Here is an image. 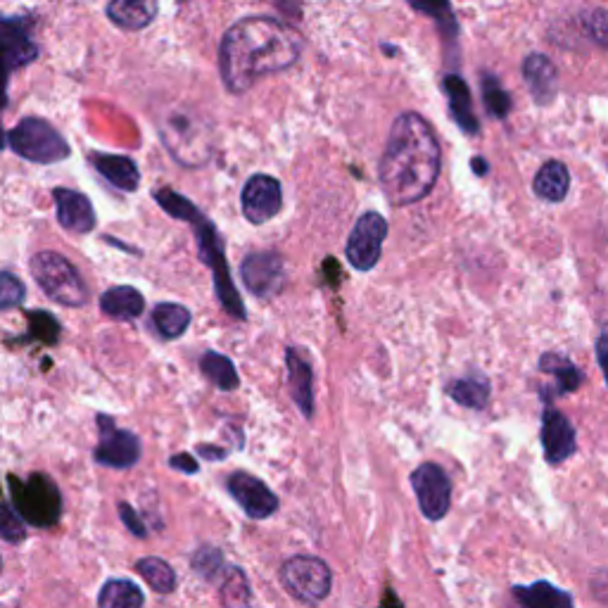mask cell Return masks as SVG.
Here are the masks:
<instances>
[{
	"mask_svg": "<svg viewBox=\"0 0 608 608\" xmlns=\"http://www.w3.org/2000/svg\"><path fill=\"white\" fill-rule=\"evenodd\" d=\"M442 150L437 136L418 112H402L390 126L378 164V181L390 205L404 207L423 200L440 176Z\"/></svg>",
	"mask_w": 608,
	"mask_h": 608,
	"instance_id": "1",
	"label": "cell"
},
{
	"mask_svg": "<svg viewBox=\"0 0 608 608\" xmlns=\"http://www.w3.org/2000/svg\"><path fill=\"white\" fill-rule=\"evenodd\" d=\"M300 50V38L281 19H240L221 38V79L231 93H245L262 76L293 67Z\"/></svg>",
	"mask_w": 608,
	"mask_h": 608,
	"instance_id": "2",
	"label": "cell"
},
{
	"mask_svg": "<svg viewBox=\"0 0 608 608\" xmlns=\"http://www.w3.org/2000/svg\"><path fill=\"white\" fill-rule=\"evenodd\" d=\"M152 195H155V200L160 202L164 212L171 214L174 219L190 221V224L195 226V236H198V245H200V257L207 266H212L214 283H217V295H219L221 304H224V309L231 316H236V319H245V307H243V302H240V295L233 290L231 276H228V264H226L224 250H221V240L217 236V231H214L212 221L202 217L198 207L190 205L186 198H181V195L171 193L169 188H157Z\"/></svg>",
	"mask_w": 608,
	"mask_h": 608,
	"instance_id": "3",
	"label": "cell"
},
{
	"mask_svg": "<svg viewBox=\"0 0 608 608\" xmlns=\"http://www.w3.org/2000/svg\"><path fill=\"white\" fill-rule=\"evenodd\" d=\"M162 143L169 155L183 167H202L212 157V129L198 112L176 110L169 112L162 122Z\"/></svg>",
	"mask_w": 608,
	"mask_h": 608,
	"instance_id": "4",
	"label": "cell"
},
{
	"mask_svg": "<svg viewBox=\"0 0 608 608\" xmlns=\"http://www.w3.org/2000/svg\"><path fill=\"white\" fill-rule=\"evenodd\" d=\"M8 485L12 509L22 516V521L36 525V528H50L60 521L62 497L53 478L43 473H31L27 480L10 475Z\"/></svg>",
	"mask_w": 608,
	"mask_h": 608,
	"instance_id": "5",
	"label": "cell"
},
{
	"mask_svg": "<svg viewBox=\"0 0 608 608\" xmlns=\"http://www.w3.org/2000/svg\"><path fill=\"white\" fill-rule=\"evenodd\" d=\"M31 276L41 285L50 300L62 307H84L88 300V288L76 266L57 252H38L29 262Z\"/></svg>",
	"mask_w": 608,
	"mask_h": 608,
	"instance_id": "6",
	"label": "cell"
},
{
	"mask_svg": "<svg viewBox=\"0 0 608 608\" xmlns=\"http://www.w3.org/2000/svg\"><path fill=\"white\" fill-rule=\"evenodd\" d=\"M8 145L22 160L55 164L69 157V143L46 119L27 117L8 133Z\"/></svg>",
	"mask_w": 608,
	"mask_h": 608,
	"instance_id": "7",
	"label": "cell"
},
{
	"mask_svg": "<svg viewBox=\"0 0 608 608\" xmlns=\"http://www.w3.org/2000/svg\"><path fill=\"white\" fill-rule=\"evenodd\" d=\"M281 582L290 597L314 606L328 597L333 585L331 568L316 556H293L281 566Z\"/></svg>",
	"mask_w": 608,
	"mask_h": 608,
	"instance_id": "8",
	"label": "cell"
},
{
	"mask_svg": "<svg viewBox=\"0 0 608 608\" xmlns=\"http://www.w3.org/2000/svg\"><path fill=\"white\" fill-rule=\"evenodd\" d=\"M411 487L418 499V509L428 521H442L452 506V480L445 468L426 461L411 473Z\"/></svg>",
	"mask_w": 608,
	"mask_h": 608,
	"instance_id": "9",
	"label": "cell"
},
{
	"mask_svg": "<svg viewBox=\"0 0 608 608\" xmlns=\"http://www.w3.org/2000/svg\"><path fill=\"white\" fill-rule=\"evenodd\" d=\"M385 238H388V221H385L383 214H361L352 228L350 238H347V262L357 271H371L378 264Z\"/></svg>",
	"mask_w": 608,
	"mask_h": 608,
	"instance_id": "10",
	"label": "cell"
},
{
	"mask_svg": "<svg viewBox=\"0 0 608 608\" xmlns=\"http://www.w3.org/2000/svg\"><path fill=\"white\" fill-rule=\"evenodd\" d=\"M100 442L95 447V461L107 468H131L141 459V442L129 430L114 428L110 416H98Z\"/></svg>",
	"mask_w": 608,
	"mask_h": 608,
	"instance_id": "11",
	"label": "cell"
},
{
	"mask_svg": "<svg viewBox=\"0 0 608 608\" xmlns=\"http://www.w3.org/2000/svg\"><path fill=\"white\" fill-rule=\"evenodd\" d=\"M240 276H243L245 288L257 297H274L283 288L285 281V266L283 257L278 252L264 250L252 252L243 259L240 266Z\"/></svg>",
	"mask_w": 608,
	"mask_h": 608,
	"instance_id": "12",
	"label": "cell"
},
{
	"mask_svg": "<svg viewBox=\"0 0 608 608\" xmlns=\"http://www.w3.org/2000/svg\"><path fill=\"white\" fill-rule=\"evenodd\" d=\"M283 193L281 183L274 176L257 174L243 188V214L250 224H266L281 212Z\"/></svg>",
	"mask_w": 608,
	"mask_h": 608,
	"instance_id": "13",
	"label": "cell"
},
{
	"mask_svg": "<svg viewBox=\"0 0 608 608\" xmlns=\"http://www.w3.org/2000/svg\"><path fill=\"white\" fill-rule=\"evenodd\" d=\"M228 492H231L233 499L243 506L247 516L257 518V521L274 516L278 511L276 494L271 492L262 480L245 471L231 473V478H228Z\"/></svg>",
	"mask_w": 608,
	"mask_h": 608,
	"instance_id": "14",
	"label": "cell"
},
{
	"mask_svg": "<svg viewBox=\"0 0 608 608\" xmlns=\"http://www.w3.org/2000/svg\"><path fill=\"white\" fill-rule=\"evenodd\" d=\"M38 55L36 43L29 36V24L24 19L0 15V60L3 65L15 69L34 62Z\"/></svg>",
	"mask_w": 608,
	"mask_h": 608,
	"instance_id": "15",
	"label": "cell"
},
{
	"mask_svg": "<svg viewBox=\"0 0 608 608\" xmlns=\"http://www.w3.org/2000/svg\"><path fill=\"white\" fill-rule=\"evenodd\" d=\"M542 447H544V459L551 466H561L563 461H568L570 456L578 449L575 442V428L559 409L547 407L544 409L542 418Z\"/></svg>",
	"mask_w": 608,
	"mask_h": 608,
	"instance_id": "16",
	"label": "cell"
},
{
	"mask_svg": "<svg viewBox=\"0 0 608 608\" xmlns=\"http://www.w3.org/2000/svg\"><path fill=\"white\" fill-rule=\"evenodd\" d=\"M523 81L528 86L537 105H551V100L559 93V69H556L551 57L542 53H532L523 62Z\"/></svg>",
	"mask_w": 608,
	"mask_h": 608,
	"instance_id": "17",
	"label": "cell"
},
{
	"mask_svg": "<svg viewBox=\"0 0 608 608\" xmlns=\"http://www.w3.org/2000/svg\"><path fill=\"white\" fill-rule=\"evenodd\" d=\"M57 221L62 228L72 233H91L95 228V212L91 200L84 193L72 188H55L53 190Z\"/></svg>",
	"mask_w": 608,
	"mask_h": 608,
	"instance_id": "18",
	"label": "cell"
},
{
	"mask_svg": "<svg viewBox=\"0 0 608 608\" xmlns=\"http://www.w3.org/2000/svg\"><path fill=\"white\" fill-rule=\"evenodd\" d=\"M511 601L516 608H575L573 594L547 580H537L532 585H513Z\"/></svg>",
	"mask_w": 608,
	"mask_h": 608,
	"instance_id": "19",
	"label": "cell"
},
{
	"mask_svg": "<svg viewBox=\"0 0 608 608\" xmlns=\"http://www.w3.org/2000/svg\"><path fill=\"white\" fill-rule=\"evenodd\" d=\"M288 378H290V395L297 409L302 411L304 418L314 416V373L309 361L302 357L300 350L290 347L288 350Z\"/></svg>",
	"mask_w": 608,
	"mask_h": 608,
	"instance_id": "20",
	"label": "cell"
},
{
	"mask_svg": "<svg viewBox=\"0 0 608 608\" xmlns=\"http://www.w3.org/2000/svg\"><path fill=\"white\" fill-rule=\"evenodd\" d=\"M93 167L100 171V176H105L114 188L126 190L133 193L141 186V174H138L136 162L126 155H110V152H95L91 155Z\"/></svg>",
	"mask_w": 608,
	"mask_h": 608,
	"instance_id": "21",
	"label": "cell"
},
{
	"mask_svg": "<svg viewBox=\"0 0 608 608\" xmlns=\"http://www.w3.org/2000/svg\"><path fill=\"white\" fill-rule=\"evenodd\" d=\"M442 88H445L447 100H449V112H452V119L461 126L466 133H478L480 122L473 112V98H471V88L459 74H449L442 81Z\"/></svg>",
	"mask_w": 608,
	"mask_h": 608,
	"instance_id": "22",
	"label": "cell"
},
{
	"mask_svg": "<svg viewBox=\"0 0 608 608\" xmlns=\"http://www.w3.org/2000/svg\"><path fill=\"white\" fill-rule=\"evenodd\" d=\"M570 190V171L563 162H544L532 181V193L544 202H563Z\"/></svg>",
	"mask_w": 608,
	"mask_h": 608,
	"instance_id": "23",
	"label": "cell"
},
{
	"mask_svg": "<svg viewBox=\"0 0 608 608\" xmlns=\"http://www.w3.org/2000/svg\"><path fill=\"white\" fill-rule=\"evenodd\" d=\"M157 3L155 0H114L107 5V17L112 19L117 27L138 31L155 19L157 15Z\"/></svg>",
	"mask_w": 608,
	"mask_h": 608,
	"instance_id": "24",
	"label": "cell"
},
{
	"mask_svg": "<svg viewBox=\"0 0 608 608\" xmlns=\"http://www.w3.org/2000/svg\"><path fill=\"white\" fill-rule=\"evenodd\" d=\"M100 309L112 319H138L145 312V300L131 285H114L100 297Z\"/></svg>",
	"mask_w": 608,
	"mask_h": 608,
	"instance_id": "25",
	"label": "cell"
},
{
	"mask_svg": "<svg viewBox=\"0 0 608 608\" xmlns=\"http://www.w3.org/2000/svg\"><path fill=\"white\" fill-rule=\"evenodd\" d=\"M540 371L554 378L556 388L551 395H568V392H575L582 385V371L573 361L559 357V354H544L540 359Z\"/></svg>",
	"mask_w": 608,
	"mask_h": 608,
	"instance_id": "26",
	"label": "cell"
},
{
	"mask_svg": "<svg viewBox=\"0 0 608 608\" xmlns=\"http://www.w3.org/2000/svg\"><path fill=\"white\" fill-rule=\"evenodd\" d=\"M490 392L492 388L485 378H456L447 385V395L466 409H485Z\"/></svg>",
	"mask_w": 608,
	"mask_h": 608,
	"instance_id": "27",
	"label": "cell"
},
{
	"mask_svg": "<svg viewBox=\"0 0 608 608\" xmlns=\"http://www.w3.org/2000/svg\"><path fill=\"white\" fill-rule=\"evenodd\" d=\"M219 594L224 608H252L250 582L238 566H226L219 580Z\"/></svg>",
	"mask_w": 608,
	"mask_h": 608,
	"instance_id": "28",
	"label": "cell"
},
{
	"mask_svg": "<svg viewBox=\"0 0 608 608\" xmlns=\"http://www.w3.org/2000/svg\"><path fill=\"white\" fill-rule=\"evenodd\" d=\"M152 323H155L157 333H160L162 338L167 340L181 338L190 326V312L183 307V304L176 302L157 304L155 312H152Z\"/></svg>",
	"mask_w": 608,
	"mask_h": 608,
	"instance_id": "29",
	"label": "cell"
},
{
	"mask_svg": "<svg viewBox=\"0 0 608 608\" xmlns=\"http://www.w3.org/2000/svg\"><path fill=\"white\" fill-rule=\"evenodd\" d=\"M98 608H143V592L131 580H110L100 589Z\"/></svg>",
	"mask_w": 608,
	"mask_h": 608,
	"instance_id": "30",
	"label": "cell"
},
{
	"mask_svg": "<svg viewBox=\"0 0 608 608\" xmlns=\"http://www.w3.org/2000/svg\"><path fill=\"white\" fill-rule=\"evenodd\" d=\"M200 371L205 373V376L212 380L214 385H217L219 390L231 392L238 388V371L236 366H233V361L226 357V354L219 352H205L200 357Z\"/></svg>",
	"mask_w": 608,
	"mask_h": 608,
	"instance_id": "31",
	"label": "cell"
},
{
	"mask_svg": "<svg viewBox=\"0 0 608 608\" xmlns=\"http://www.w3.org/2000/svg\"><path fill=\"white\" fill-rule=\"evenodd\" d=\"M136 573L143 575L145 582L155 589L157 594H171L176 589V573L164 559L157 556H145L136 563Z\"/></svg>",
	"mask_w": 608,
	"mask_h": 608,
	"instance_id": "32",
	"label": "cell"
},
{
	"mask_svg": "<svg viewBox=\"0 0 608 608\" xmlns=\"http://www.w3.org/2000/svg\"><path fill=\"white\" fill-rule=\"evenodd\" d=\"M411 8L418 12H426L435 19L437 29H440V34L445 36V41H456V36H459V22H456V15L452 10V5L449 3H411Z\"/></svg>",
	"mask_w": 608,
	"mask_h": 608,
	"instance_id": "33",
	"label": "cell"
},
{
	"mask_svg": "<svg viewBox=\"0 0 608 608\" xmlns=\"http://www.w3.org/2000/svg\"><path fill=\"white\" fill-rule=\"evenodd\" d=\"M483 103L487 107V112L497 119L509 117L511 107H513L511 95L504 91L502 84H499L492 74L483 76Z\"/></svg>",
	"mask_w": 608,
	"mask_h": 608,
	"instance_id": "34",
	"label": "cell"
},
{
	"mask_svg": "<svg viewBox=\"0 0 608 608\" xmlns=\"http://www.w3.org/2000/svg\"><path fill=\"white\" fill-rule=\"evenodd\" d=\"M193 570L209 582H219L224 575V554L214 547H200L193 556Z\"/></svg>",
	"mask_w": 608,
	"mask_h": 608,
	"instance_id": "35",
	"label": "cell"
},
{
	"mask_svg": "<svg viewBox=\"0 0 608 608\" xmlns=\"http://www.w3.org/2000/svg\"><path fill=\"white\" fill-rule=\"evenodd\" d=\"M580 27L592 43L608 48V12L604 8L585 10L580 17Z\"/></svg>",
	"mask_w": 608,
	"mask_h": 608,
	"instance_id": "36",
	"label": "cell"
},
{
	"mask_svg": "<svg viewBox=\"0 0 608 608\" xmlns=\"http://www.w3.org/2000/svg\"><path fill=\"white\" fill-rule=\"evenodd\" d=\"M24 297H27L24 283L15 274H10V271H0V312L19 307L24 302Z\"/></svg>",
	"mask_w": 608,
	"mask_h": 608,
	"instance_id": "37",
	"label": "cell"
},
{
	"mask_svg": "<svg viewBox=\"0 0 608 608\" xmlns=\"http://www.w3.org/2000/svg\"><path fill=\"white\" fill-rule=\"evenodd\" d=\"M0 537L12 544L24 542V537H27V525L10 504H0Z\"/></svg>",
	"mask_w": 608,
	"mask_h": 608,
	"instance_id": "38",
	"label": "cell"
},
{
	"mask_svg": "<svg viewBox=\"0 0 608 608\" xmlns=\"http://www.w3.org/2000/svg\"><path fill=\"white\" fill-rule=\"evenodd\" d=\"M119 516H122L124 525H126V528H129L136 537H145V535H148V528H145L143 518L138 516V513L133 511L129 504H124V502L119 504Z\"/></svg>",
	"mask_w": 608,
	"mask_h": 608,
	"instance_id": "39",
	"label": "cell"
},
{
	"mask_svg": "<svg viewBox=\"0 0 608 608\" xmlns=\"http://www.w3.org/2000/svg\"><path fill=\"white\" fill-rule=\"evenodd\" d=\"M597 361H599V369L604 373L606 385H608V333H601V338L597 342Z\"/></svg>",
	"mask_w": 608,
	"mask_h": 608,
	"instance_id": "40",
	"label": "cell"
},
{
	"mask_svg": "<svg viewBox=\"0 0 608 608\" xmlns=\"http://www.w3.org/2000/svg\"><path fill=\"white\" fill-rule=\"evenodd\" d=\"M169 466H171V468H179V471H186V473H198V461L190 459L188 454H176V456H171V459H169Z\"/></svg>",
	"mask_w": 608,
	"mask_h": 608,
	"instance_id": "41",
	"label": "cell"
},
{
	"mask_svg": "<svg viewBox=\"0 0 608 608\" xmlns=\"http://www.w3.org/2000/svg\"><path fill=\"white\" fill-rule=\"evenodd\" d=\"M378 608H404V604H402V599H399L395 594V589L388 587V589H385L383 599H380Z\"/></svg>",
	"mask_w": 608,
	"mask_h": 608,
	"instance_id": "42",
	"label": "cell"
},
{
	"mask_svg": "<svg viewBox=\"0 0 608 608\" xmlns=\"http://www.w3.org/2000/svg\"><path fill=\"white\" fill-rule=\"evenodd\" d=\"M198 454H202V456H205V459H209V461L224 459V456H226L224 449H219V447H207V445L198 447Z\"/></svg>",
	"mask_w": 608,
	"mask_h": 608,
	"instance_id": "43",
	"label": "cell"
},
{
	"mask_svg": "<svg viewBox=\"0 0 608 608\" xmlns=\"http://www.w3.org/2000/svg\"><path fill=\"white\" fill-rule=\"evenodd\" d=\"M471 167L475 169V174H480V176H485V174H487V169H490V167H487V162H485V160H473V162H471Z\"/></svg>",
	"mask_w": 608,
	"mask_h": 608,
	"instance_id": "44",
	"label": "cell"
},
{
	"mask_svg": "<svg viewBox=\"0 0 608 608\" xmlns=\"http://www.w3.org/2000/svg\"><path fill=\"white\" fill-rule=\"evenodd\" d=\"M0 570H3V559H0Z\"/></svg>",
	"mask_w": 608,
	"mask_h": 608,
	"instance_id": "45",
	"label": "cell"
}]
</instances>
